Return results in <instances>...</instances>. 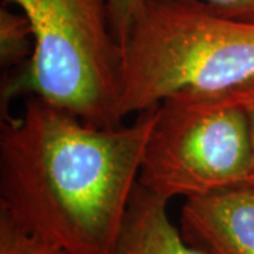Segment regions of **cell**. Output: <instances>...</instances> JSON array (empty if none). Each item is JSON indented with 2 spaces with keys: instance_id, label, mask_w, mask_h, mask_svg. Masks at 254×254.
Here are the masks:
<instances>
[{
  "instance_id": "cell-1",
  "label": "cell",
  "mask_w": 254,
  "mask_h": 254,
  "mask_svg": "<svg viewBox=\"0 0 254 254\" xmlns=\"http://www.w3.org/2000/svg\"><path fill=\"white\" fill-rule=\"evenodd\" d=\"M154 109L99 127L38 96L0 128V210L71 254H109L138 184Z\"/></svg>"
},
{
  "instance_id": "cell-2",
  "label": "cell",
  "mask_w": 254,
  "mask_h": 254,
  "mask_svg": "<svg viewBox=\"0 0 254 254\" xmlns=\"http://www.w3.org/2000/svg\"><path fill=\"white\" fill-rule=\"evenodd\" d=\"M254 79V21L200 0H145L122 44V120L184 92L235 89Z\"/></svg>"
},
{
  "instance_id": "cell-3",
  "label": "cell",
  "mask_w": 254,
  "mask_h": 254,
  "mask_svg": "<svg viewBox=\"0 0 254 254\" xmlns=\"http://www.w3.org/2000/svg\"><path fill=\"white\" fill-rule=\"evenodd\" d=\"M4 1L28 18L34 50L3 96H38L93 126L123 125L122 46L112 30L108 0Z\"/></svg>"
},
{
  "instance_id": "cell-4",
  "label": "cell",
  "mask_w": 254,
  "mask_h": 254,
  "mask_svg": "<svg viewBox=\"0 0 254 254\" xmlns=\"http://www.w3.org/2000/svg\"><path fill=\"white\" fill-rule=\"evenodd\" d=\"M249 125L236 88L184 92L161 102L145 145L138 184L171 200L247 182Z\"/></svg>"
},
{
  "instance_id": "cell-5",
  "label": "cell",
  "mask_w": 254,
  "mask_h": 254,
  "mask_svg": "<svg viewBox=\"0 0 254 254\" xmlns=\"http://www.w3.org/2000/svg\"><path fill=\"white\" fill-rule=\"evenodd\" d=\"M181 232L208 254H254V184L184 200Z\"/></svg>"
},
{
  "instance_id": "cell-6",
  "label": "cell",
  "mask_w": 254,
  "mask_h": 254,
  "mask_svg": "<svg viewBox=\"0 0 254 254\" xmlns=\"http://www.w3.org/2000/svg\"><path fill=\"white\" fill-rule=\"evenodd\" d=\"M168 202L137 184L109 254H208L174 225Z\"/></svg>"
},
{
  "instance_id": "cell-7",
  "label": "cell",
  "mask_w": 254,
  "mask_h": 254,
  "mask_svg": "<svg viewBox=\"0 0 254 254\" xmlns=\"http://www.w3.org/2000/svg\"><path fill=\"white\" fill-rule=\"evenodd\" d=\"M34 50V36L26 14L10 10L6 3L0 7V61L10 69L24 66Z\"/></svg>"
},
{
  "instance_id": "cell-8",
  "label": "cell",
  "mask_w": 254,
  "mask_h": 254,
  "mask_svg": "<svg viewBox=\"0 0 254 254\" xmlns=\"http://www.w3.org/2000/svg\"><path fill=\"white\" fill-rule=\"evenodd\" d=\"M0 254H71L0 210Z\"/></svg>"
},
{
  "instance_id": "cell-9",
  "label": "cell",
  "mask_w": 254,
  "mask_h": 254,
  "mask_svg": "<svg viewBox=\"0 0 254 254\" xmlns=\"http://www.w3.org/2000/svg\"><path fill=\"white\" fill-rule=\"evenodd\" d=\"M108 3L112 30L122 46L145 0H108Z\"/></svg>"
},
{
  "instance_id": "cell-10",
  "label": "cell",
  "mask_w": 254,
  "mask_h": 254,
  "mask_svg": "<svg viewBox=\"0 0 254 254\" xmlns=\"http://www.w3.org/2000/svg\"><path fill=\"white\" fill-rule=\"evenodd\" d=\"M226 17L254 21V0H200Z\"/></svg>"
},
{
  "instance_id": "cell-11",
  "label": "cell",
  "mask_w": 254,
  "mask_h": 254,
  "mask_svg": "<svg viewBox=\"0 0 254 254\" xmlns=\"http://www.w3.org/2000/svg\"><path fill=\"white\" fill-rule=\"evenodd\" d=\"M236 92L237 98L246 113L249 134H250V145H252V165H250V174L247 182L254 184V79L236 88Z\"/></svg>"
}]
</instances>
